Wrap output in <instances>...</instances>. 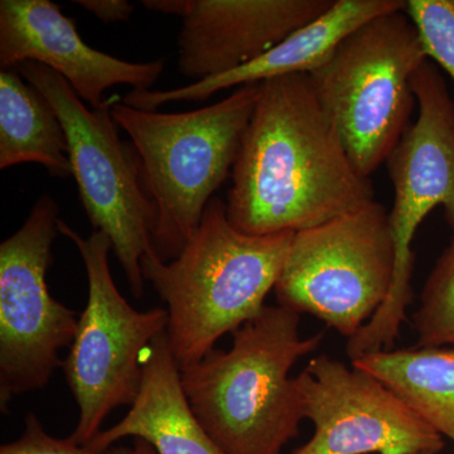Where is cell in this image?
Masks as SVG:
<instances>
[{"label":"cell","mask_w":454,"mask_h":454,"mask_svg":"<svg viewBox=\"0 0 454 454\" xmlns=\"http://www.w3.org/2000/svg\"><path fill=\"white\" fill-rule=\"evenodd\" d=\"M231 177L227 219L247 235L303 231L375 202L306 74L262 82Z\"/></svg>","instance_id":"6da1fadb"},{"label":"cell","mask_w":454,"mask_h":454,"mask_svg":"<svg viewBox=\"0 0 454 454\" xmlns=\"http://www.w3.org/2000/svg\"><path fill=\"white\" fill-rule=\"evenodd\" d=\"M298 313L265 306L232 333L229 351L212 349L181 370L197 419L225 454H282L300 434L301 400L292 367L324 333L303 339Z\"/></svg>","instance_id":"7a4b0ae2"},{"label":"cell","mask_w":454,"mask_h":454,"mask_svg":"<svg viewBox=\"0 0 454 454\" xmlns=\"http://www.w3.org/2000/svg\"><path fill=\"white\" fill-rule=\"evenodd\" d=\"M293 236L244 234L227 219L225 201L214 197L177 258L163 262L155 253L143 258V278L167 304V336L181 370L262 312Z\"/></svg>","instance_id":"3957f363"},{"label":"cell","mask_w":454,"mask_h":454,"mask_svg":"<svg viewBox=\"0 0 454 454\" xmlns=\"http://www.w3.org/2000/svg\"><path fill=\"white\" fill-rule=\"evenodd\" d=\"M262 83L240 86L210 106L160 113L112 106L130 137L140 179L153 206V247L170 262L186 247L215 192L232 173Z\"/></svg>","instance_id":"277c9868"},{"label":"cell","mask_w":454,"mask_h":454,"mask_svg":"<svg viewBox=\"0 0 454 454\" xmlns=\"http://www.w3.org/2000/svg\"><path fill=\"white\" fill-rule=\"evenodd\" d=\"M428 57L411 18L390 12L361 26L309 74L349 160L370 178L411 125L413 77Z\"/></svg>","instance_id":"5b68a950"},{"label":"cell","mask_w":454,"mask_h":454,"mask_svg":"<svg viewBox=\"0 0 454 454\" xmlns=\"http://www.w3.org/2000/svg\"><path fill=\"white\" fill-rule=\"evenodd\" d=\"M413 89L419 114L387 160L395 192L389 212L395 247L393 286L372 321L348 340L351 361L389 349L399 337L414 298V236L426 217L442 206L454 234V101L429 61L415 73Z\"/></svg>","instance_id":"8992f818"},{"label":"cell","mask_w":454,"mask_h":454,"mask_svg":"<svg viewBox=\"0 0 454 454\" xmlns=\"http://www.w3.org/2000/svg\"><path fill=\"white\" fill-rule=\"evenodd\" d=\"M59 231L79 250L88 276V303L62 363L80 411L68 438L86 446L113 411L133 405L142 385L143 358L152 342L168 330V312L138 310L122 297L110 271L113 244L104 232L82 238L62 220Z\"/></svg>","instance_id":"52a82bcc"},{"label":"cell","mask_w":454,"mask_h":454,"mask_svg":"<svg viewBox=\"0 0 454 454\" xmlns=\"http://www.w3.org/2000/svg\"><path fill=\"white\" fill-rule=\"evenodd\" d=\"M41 92L61 121L67 137L73 177L95 231L113 244L134 297L142 298V260L154 254V210L140 179L133 145L122 142L112 104L92 109L55 71L27 61L16 68Z\"/></svg>","instance_id":"ba28073f"},{"label":"cell","mask_w":454,"mask_h":454,"mask_svg":"<svg viewBox=\"0 0 454 454\" xmlns=\"http://www.w3.org/2000/svg\"><path fill=\"white\" fill-rule=\"evenodd\" d=\"M395 269L390 215L372 202L294 232L278 278V306L307 313L352 339L389 295Z\"/></svg>","instance_id":"9c48e42d"},{"label":"cell","mask_w":454,"mask_h":454,"mask_svg":"<svg viewBox=\"0 0 454 454\" xmlns=\"http://www.w3.org/2000/svg\"><path fill=\"white\" fill-rule=\"evenodd\" d=\"M56 200L42 195L23 225L0 245V411L42 390L62 367L79 313L51 295L47 271L59 231Z\"/></svg>","instance_id":"30bf717a"},{"label":"cell","mask_w":454,"mask_h":454,"mask_svg":"<svg viewBox=\"0 0 454 454\" xmlns=\"http://www.w3.org/2000/svg\"><path fill=\"white\" fill-rule=\"evenodd\" d=\"M315 434L292 454L439 453L443 438L372 375L319 355L295 376Z\"/></svg>","instance_id":"8fae6325"},{"label":"cell","mask_w":454,"mask_h":454,"mask_svg":"<svg viewBox=\"0 0 454 454\" xmlns=\"http://www.w3.org/2000/svg\"><path fill=\"white\" fill-rule=\"evenodd\" d=\"M142 4L182 18L178 70L200 82L255 61L324 16L334 0H143Z\"/></svg>","instance_id":"7c38bea8"},{"label":"cell","mask_w":454,"mask_h":454,"mask_svg":"<svg viewBox=\"0 0 454 454\" xmlns=\"http://www.w3.org/2000/svg\"><path fill=\"white\" fill-rule=\"evenodd\" d=\"M37 62L55 71L92 109L106 106L104 92L116 85L151 90L164 71V59L129 62L92 49L73 18L50 0L0 2V68L16 70Z\"/></svg>","instance_id":"4fadbf2b"},{"label":"cell","mask_w":454,"mask_h":454,"mask_svg":"<svg viewBox=\"0 0 454 454\" xmlns=\"http://www.w3.org/2000/svg\"><path fill=\"white\" fill-rule=\"evenodd\" d=\"M405 9L404 0H334L324 16L317 18L286 40L229 74L170 90H131L122 104L134 109L157 112L164 104L176 101L201 103L216 92L262 83L276 77L312 74L333 56L340 42L373 18Z\"/></svg>","instance_id":"5bb4252c"},{"label":"cell","mask_w":454,"mask_h":454,"mask_svg":"<svg viewBox=\"0 0 454 454\" xmlns=\"http://www.w3.org/2000/svg\"><path fill=\"white\" fill-rule=\"evenodd\" d=\"M127 437L148 442L157 454H225L203 429L188 403L181 367L167 333L146 349L142 385L129 411L115 426L100 430L86 447L107 450Z\"/></svg>","instance_id":"9a60e30c"},{"label":"cell","mask_w":454,"mask_h":454,"mask_svg":"<svg viewBox=\"0 0 454 454\" xmlns=\"http://www.w3.org/2000/svg\"><path fill=\"white\" fill-rule=\"evenodd\" d=\"M41 164L52 177L73 176L67 137L49 101L17 70L0 73V169Z\"/></svg>","instance_id":"2e32d148"},{"label":"cell","mask_w":454,"mask_h":454,"mask_svg":"<svg viewBox=\"0 0 454 454\" xmlns=\"http://www.w3.org/2000/svg\"><path fill=\"white\" fill-rule=\"evenodd\" d=\"M454 442V348L382 349L351 361Z\"/></svg>","instance_id":"e0dca14e"},{"label":"cell","mask_w":454,"mask_h":454,"mask_svg":"<svg viewBox=\"0 0 454 454\" xmlns=\"http://www.w3.org/2000/svg\"><path fill=\"white\" fill-rule=\"evenodd\" d=\"M413 322L419 348L454 346V234L427 279Z\"/></svg>","instance_id":"ac0fdd59"},{"label":"cell","mask_w":454,"mask_h":454,"mask_svg":"<svg viewBox=\"0 0 454 454\" xmlns=\"http://www.w3.org/2000/svg\"><path fill=\"white\" fill-rule=\"evenodd\" d=\"M404 12L417 28L427 57L454 82V0H408Z\"/></svg>","instance_id":"d6986e66"},{"label":"cell","mask_w":454,"mask_h":454,"mask_svg":"<svg viewBox=\"0 0 454 454\" xmlns=\"http://www.w3.org/2000/svg\"><path fill=\"white\" fill-rule=\"evenodd\" d=\"M0 454H134V450L125 447L94 450L74 443L70 438L52 437L43 429L37 415L28 413L22 435L16 441L3 444Z\"/></svg>","instance_id":"ffe728a7"},{"label":"cell","mask_w":454,"mask_h":454,"mask_svg":"<svg viewBox=\"0 0 454 454\" xmlns=\"http://www.w3.org/2000/svg\"><path fill=\"white\" fill-rule=\"evenodd\" d=\"M74 3L104 23L125 22L134 12V5L127 0H76Z\"/></svg>","instance_id":"44dd1931"},{"label":"cell","mask_w":454,"mask_h":454,"mask_svg":"<svg viewBox=\"0 0 454 454\" xmlns=\"http://www.w3.org/2000/svg\"><path fill=\"white\" fill-rule=\"evenodd\" d=\"M133 450L134 454H157L152 444L139 438H134Z\"/></svg>","instance_id":"7402d4cb"},{"label":"cell","mask_w":454,"mask_h":454,"mask_svg":"<svg viewBox=\"0 0 454 454\" xmlns=\"http://www.w3.org/2000/svg\"><path fill=\"white\" fill-rule=\"evenodd\" d=\"M413 454H437V453L428 452V450H424V452H417V453H413Z\"/></svg>","instance_id":"603a6c76"}]
</instances>
